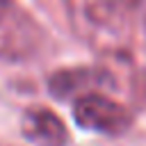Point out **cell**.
I'll use <instances>...</instances> for the list:
<instances>
[{"mask_svg":"<svg viewBox=\"0 0 146 146\" xmlns=\"http://www.w3.org/2000/svg\"><path fill=\"white\" fill-rule=\"evenodd\" d=\"M73 119L80 128L103 135H121L132 125V114L128 112V107L98 91L75 98Z\"/></svg>","mask_w":146,"mask_h":146,"instance_id":"6da1fadb","label":"cell"},{"mask_svg":"<svg viewBox=\"0 0 146 146\" xmlns=\"http://www.w3.org/2000/svg\"><path fill=\"white\" fill-rule=\"evenodd\" d=\"M23 137L36 146H66L68 144V130L64 121L46 110V107H32L23 116Z\"/></svg>","mask_w":146,"mask_h":146,"instance_id":"7a4b0ae2","label":"cell"},{"mask_svg":"<svg viewBox=\"0 0 146 146\" xmlns=\"http://www.w3.org/2000/svg\"><path fill=\"white\" fill-rule=\"evenodd\" d=\"M73 18L89 32H119L121 27V5L119 0H68Z\"/></svg>","mask_w":146,"mask_h":146,"instance_id":"3957f363","label":"cell"},{"mask_svg":"<svg viewBox=\"0 0 146 146\" xmlns=\"http://www.w3.org/2000/svg\"><path fill=\"white\" fill-rule=\"evenodd\" d=\"M105 84H107V75L103 71H96V68H68V71H59L48 82L50 94L57 96V98H68L73 94H78V98H80L84 94L96 91V87H105Z\"/></svg>","mask_w":146,"mask_h":146,"instance_id":"277c9868","label":"cell"},{"mask_svg":"<svg viewBox=\"0 0 146 146\" xmlns=\"http://www.w3.org/2000/svg\"><path fill=\"white\" fill-rule=\"evenodd\" d=\"M7 2H9V0H0V5H7Z\"/></svg>","mask_w":146,"mask_h":146,"instance_id":"5b68a950","label":"cell"}]
</instances>
